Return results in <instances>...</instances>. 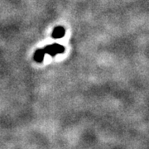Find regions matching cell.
I'll list each match as a JSON object with an SVG mask.
<instances>
[{
  "instance_id": "obj_1",
  "label": "cell",
  "mask_w": 149,
  "mask_h": 149,
  "mask_svg": "<svg viewBox=\"0 0 149 149\" xmlns=\"http://www.w3.org/2000/svg\"><path fill=\"white\" fill-rule=\"evenodd\" d=\"M44 52H45V53L49 54L52 56H54L56 54L63 53L65 52V47L63 46L60 45V44L55 43L53 45L47 46L46 47L44 48Z\"/></svg>"
},
{
  "instance_id": "obj_2",
  "label": "cell",
  "mask_w": 149,
  "mask_h": 149,
  "mask_svg": "<svg viewBox=\"0 0 149 149\" xmlns=\"http://www.w3.org/2000/svg\"><path fill=\"white\" fill-rule=\"evenodd\" d=\"M45 54L46 53L44 52V49H37V51L35 52V54H34V60H35V61H37L38 63L42 62Z\"/></svg>"
},
{
  "instance_id": "obj_3",
  "label": "cell",
  "mask_w": 149,
  "mask_h": 149,
  "mask_svg": "<svg viewBox=\"0 0 149 149\" xmlns=\"http://www.w3.org/2000/svg\"><path fill=\"white\" fill-rule=\"evenodd\" d=\"M65 28L62 27H56L53 30L52 32V37L54 38H61L65 35Z\"/></svg>"
}]
</instances>
